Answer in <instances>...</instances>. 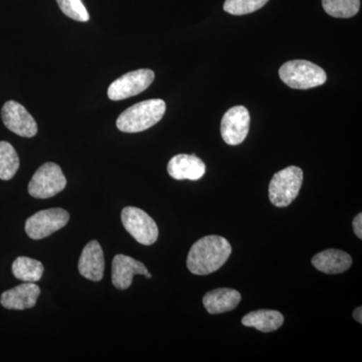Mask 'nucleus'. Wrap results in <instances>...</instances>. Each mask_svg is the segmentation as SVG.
Wrapping results in <instances>:
<instances>
[{
    "label": "nucleus",
    "instance_id": "2",
    "mask_svg": "<svg viewBox=\"0 0 362 362\" xmlns=\"http://www.w3.org/2000/svg\"><path fill=\"white\" fill-rule=\"evenodd\" d=\"M166 104L161 99L146 100L126 109L117 119V128L125 133L142 132L163 118Z\"/></svg>",
    "mask_w": 362,
    "mask_h": 362
},
{
    "label": "nucleus",
    "instance_id": "8",
    "mask_svg": "<svg viewBox=\"0 0 362 362\" xmlns=\"http://www.w3.org/2000/svg\"><path fill=\"white\" fill-rule=\"evenodd\" d=\"M156 78L149 69L129 71L117 78L108 88V97L112 101H120L139 95L147 89Z\"/></svg>",
    "mask_w": 362,
    "mask_h": 362
},
{
    "label": "nucleus",
    "instance_id": "5",
    "mask_svg": "<svg viewBox=\"0 0 362 362\" xmlns=\"http://www.w3.org/2000/svg\"><path fill=\"white\" fill-rule=\"evenodd\" d=\"M66 185V178L62 168L54 162H47L33 175L28 194L35 199H49L63 192Z\"/></svg>",
    "mask_w": 362,
    "mask_h": 362
},
{
    "label": "nucleus",
    "instance_id": "17",
    "mask_svg": "<svg viewBox=\"0 0 362 362\" xmlns=\"http://www.w3.org/2000/svg\"><path fill=\"white\" fill-rule=\"evenodd\" d=\"M243 325L254 327L261 332L269 333L278 330L284 323V316L275 310H257L247 314L242 319Z\"/></svg>",
    "mask_w": 362,
    "mask_h": 362
},
{
    "label": "nucleus",
    "instance_id": "7",
    "mask_svg": "<svg viewBox=\"0 0 362 362\" xmlns=\"http://www.w3.org/2000/svg\"><path fill=\"white\" fill-rule=\"evenodd\" d=\"M70 214L63 209H49L33 214L25 221V233L30 239L42 240L66 226Z\"/></svg>",
    "mask_w": 362,
    "mask_h": 362
},
{
    "label": "nucleus",
    "instance_id": "1",
    "mask_svg": "<svg viewBox=\"0 0 362 362\" xmlns=\"http://www.w3.org/2000/svg\"><path fill=\"white\" fill-rule=\"evenodd\" d=\"M232 254L228 240L220 235H206L195 242L188 252L187 265L194 275H209L220 270Z\"/></svg>",
    "mask_w": 362,
    "mask_h": 362
},
{
    "label": "nucleus",
    "instance_id": "3",
    "mask_svg": "<svg viewBox=\"0 0 362 362\" xmlns=\"http://www.w3.org/2000/svg\"><path fill=\"white\" fill-rule=\"evenodd\" d=\"M279 76L286 85L298 90L318 87L327 81L322 68L304 59L287 62L281 66Z\"/></svg>",
    "mask_w": 362,
    "mask_h": 362
},
{
    "label": "nucleus",
    "instance_id": "19",
    "mask_svg": "<svg viewBox=\"0 0 362 362\" xmlns=\"http://www.w3.org/2000/svg\"><path fill=\"white\" fill-rule=\"evenodd\" d=\"M20 168V158L11 143L0 141V180H11Z\"/></svg>",
    "mask_w": 362,
    "mask_h": 362
},
{
    "label": "nucleus",
    "instance_id": "14",
    "mask_svg": "<svg viewBox=\"0 0 362 362\" xmlns=\"http://www.w3.org/2000/svg\"><path fill=\"white\" fill-rule=\"evenodd\" d=\"M206 170L204 162L194 154H178L170 159L168 165L169 175L176 180H199Z\"/></svg>",
    "mask_w": 362,
    "mask_h": 362
},
{
    "label": "nucleus",
    "instance_id": "18",
    "mask_svg": "<svg viewBox=\"0 0 362 362\" xmlns=\"http://www.w3.org/2000/svg\"><path fill=\"white\" fill-rule=\"evenodd\" d=\"M14 277L23 282L35 283L44 275V266L37 259L18 257L13 264Z\"/></svg>",
    "mask_w": 362,
    "mask_h": 362
},
{
    "label": "nucleus",
    "instance_id": "10",
    "mask_svg": "<svg viewBox=\"0 0 362 362\" xmlns=\"http://www.w3.org/2000/svg\"><path fill=\"white\" fill-rule=\"evenodd\" d=\"M1 118L7 129L16 135L25 138L37 135V122L25 107L18 102L7 101L2 107Z\"/></svg>",
    "mask_w": 362,
    "mask_h": 362
},
{
    "label": "nucleus",
    "instance_id": "24",
    "mask_svg": "<svg viewBox=\"0 0 362 362\" xmlns=\"http://www.w3.org/2000/svg\"><path fill=\"white\" fill-rule=\"evenodd\" d=\"M354 318L356 319L357 322L362 323V308L358 307L354 312Z\"/></svg>",
    "mask_w": 362,
    "mask_h": 362
},
{
    "label": "nucleus",
    "instance_id": "16",
    "mask_svg": "<svg viewBox=\"0 0 362 362\" xmlns=\"http://www.w3.org/2000/svg\"><path fill=\"white\" fill-rule=\"evenodd\" d=\"M240 299H242V296L237 290L220 288V289L207 292L204 295L202 303L209 314L216 315V314L233 311L240 304Z\"/></svg>",
    "mask_w": 362,
    "mask_h": 362
},
{
    "label": "nucleus",
    "instance_id": "23",
    "mask_svg": "<svg viewBox=\"0 0 362 362\" xmlns=\"http://www.w3.org/2000/svg\"><path fill=\"white\" fill-rule=\"evenodd\" d=\"M352 226H354V233H356V237L358 238L359 240L362 239V214H358L354 218V221H352Z\"/></svg>",
    "mask_w": 362,
    "mask_h": 362
},
{
    "label": "nucleus",
    "instance_id": "20",
    "mask_svg": "<svg viewBox=\"0 0 362 362\" xmlns=\"http://www.w3.org/2000/svg\"><path fill=\"white\" fill-rule=\"evenodd\" d=\"M322 6L333 18H349L358 13L361 0H322Z\"/></svg>",
    "mask_w": 362,
    "mask_h": 362
},
{
    "label": "nucleus",
    "instance_id": "13",
    "mask_svg": "<svg viewBox=\"0 0 362 362\" xmlns=\"http://www.w3.org/2000/svg\"><path fill=\"white\" fill-rule=\"evenodd\" d=\"M40 289L35 283L25 282L2 293L0 303L9 310H25L37 305Z\"/></svg>",
    "mask_w": 362,
    "mask_h": 362
},
{
    "label": "nucleus",
    "instance_id": "15",
    "mask_svg": "<svg viewBox=\"0 0 362 362\" xmlns=\"http://www.w3.org/2000/svg\"><path fill=\"white\" fill-rule=\"evenodd\" d=\"M311 263L317 270L335 275L349 270L352 265V258L346 252L330 249L316 254Z\"/></svg>",
    "mask_w": 362,
    "mask_h": 362
},
{
    "label": "nucleus",
    "instance_id": "4",
    "mask_svg": "<svg viewBox=\"0 0 362 362\" xmlns=\"http://www.w3.org/2000/svg\"><path fill=\"white\" fill-rule=\"evenodd\" d=\"M303 183V171L297 166L278 171L269 185V197L274 206L286 207L296 199Z\"/></svg>",
    "mask_w": 362,
    "mask_h": 362
},
{
    "label": "nucleus",
    "instance_id": "22",
    "mask_svg": "<svg viewBox=\"0 0 362 362\" xmlns=\"http://www.w3.org/2000/svg\"><path fill=\"white\" fill-rule=\"evenodd\" d=\"M59 8L71 20L87 23L90 20L89 13L82 0H57Z\"/></svg>",
    "mask_w": 362,
    "mask_h": 362
},
{
    "label": "nucleus",
    "instance_id": "25",
    "mask_svg": "<svg viewBox=\"0 0 362 362\" xmlns=\"http://www.w3.org/2000/svg\"><path fill=\"white\" fill-rule=\"evenodd\" d=\"M145 276H146L147 279H151L152 278L151 274H149V273H147L146 275H145Z\"/></svg>",
    "mask_w": 362,
    "mask_h": 362
},
{
    "label": "nucleus",
    "instance_id": "6",
    "mask_svg": "<svg viewBox=\"0 0 362 362\" xmlns=\"http://www.w3.org/2000/svg\"><path fill=\"white\" fill-rule=\"evenodd\" d=\"M124 228L139 244L151 246L158 239L159 230L156 221L141 209L127 206L121 214Z\"/></svg>",
    "mask_w": 362,
    "mask_h": 362
},
{
    "label": "nucleus",
    "instance_id": "11",
    "mask_svg": "<svg viewBox=\"0 0 362 362\" xmlns=\"http://www.w3.org/2000/svg\"><path fill=\"white\" fill-rule=\"evenodd\" d=\"M147 273L144 264L126 255H117L112 263V283L119 290L128 289L135 275L145 276Z\"/></svg>",
    "mask_w": 362,
    "mask_h": 362
},
{
    "label": "nucleus",
    "instance_id": "9",
    "mask_svg": "<svg viewBox=\"0 0 362 362\" xmlns=\"http://www.w3.org/2000/svg\"><path fill=\"white\" fill-rule=\"evenodd\" d=\"M250 113L246 107L235 106L226 111L221 123V134L226 144L239 145L245 141L250 130Z\"/></svg>",
    "mask_w": 362,
    "mask_h": 362
},
{
    "label": "nucleus",
    "instance_id": "21",
    "mask_svg": "<svg viewBox=\"0 0 362 362\" xmlns=\"http://www.w3.org/2000/svg\"><path fill=\"white\" fill-rule=\"evenodd\" d=\"M269 0H226L223 9L233 16H244L262 8Z\"/></svg>",
    "mask_w": 362,
    "mask_h": 362
},
{
    "label": "nucleus",
    "instance_id": "12",
    "mask_svg": "<svg viewBox=\"0 0 362 362\" xmlns=\"http://www.w3.org/2000/svg\"><path fill=\"white\" fill-rule=\"evenodd\" d=\"M78 272L88 280L99 282L105 271L104 252L97 240H90L83 250L78 264Z\"/></svg>",
    "mask_w": 362,
    "mask_h": 362
}]
</instances>
